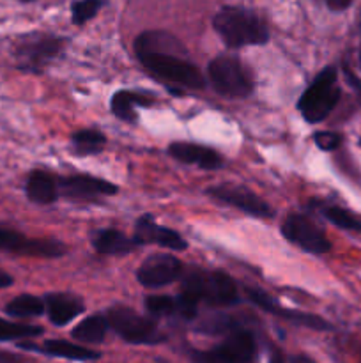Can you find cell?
I'll return each instance as SVG.
<instances>
[{
  "label": "cell",
  "instance_id": "6da1fadb",
  "mask_svg": "<svg viewBox=\"0 0 361 363\" xmlns=\"http://www.w3.org/2000/svg\"><path fill=\"white\" fill-rule=\"evenodd\" d=\"M134 53L145 69L163 84L180 89H204V74L188 59V50L166 30H145L134 41Z\"/></svg>",
  "mask_w": 361,
  "mask_h": 363
},
{
  "label": "cell",
  "instance_id": "7a4b0ae2",
  "mask_svg": "<svg viewBox=\"0 0 361 363\" xmlns=\"http://www.w3.org/2000/svg\"><path fill=\"white\" fill-rule=\"evenodd\" d=\"M212 28L229 48L260 46L269 41V27L255 11L241 6H225L212 18Z\"/></svg>",
  "mask_w": 361,
  "mask_h": 363
},
{
  "label": "cell",
  "instance_id": "3957f363",
  "mask_svg": "<svg viewBox=\"0 0 361 363\" xmlns=\"http://www.w3.org/2000/svg\"><path fill=\"white\" fill-rule=\"evenodd\" d=\"M64 38L48 32H32L16 39L13 45V59L20 71L39 74L60 55L64 50Z\"/></svg>",
  "mask_w": 361,
  "mask_h": 363
},
{
  "label": "cell",
  "instance_id": "277c9868",
  "mask_svg": "<svg viewBox=\"0 0 361 363\" xmlns=\"http://www.w3.org/2000/svg\"><path fill=\"white\" fill-rule=\"evenodd\" d=\"M336 80H338L336 69L329 66L315 77L310 87L304 89L301 98L297 99V110L306 123H321L333 112L340 99V89Z\"/></svg>",
  "mask_w": 361,
  "mask_h": 363
},
{
  "label": "cell",
  "instance_id": "5b68a950",
  "mask_svg": "<svg viewBox=\"0 0 361 363\" xmlns=\"http://www.w3.org/2000/svg\"><path fill=\"white\" fill-rule=\"evenodd\" d=\"M207 78L216 94L223 98L243 99L253 92V78L234 55L214 57L207 66Z\"/></svg>",
  "mask_w": 361,
  "mask_h": 363
},
{
  "label": "cell",
  "instance_id": "8992f818",
  "mask_svg": "<svg viewBox=\"0 0 361 363\" xmlns=\"http://www.w3.org/2000/svg\"><path fill=\"white\" fill-rule=\"evenodd\" d=\"M108 326L130 344H159L165 340L152 319L144 318L133 308L117 305L106 311Z\"/></svg>",
  "mask_w": 361,
  "mask_h": 363
},
{
  "label": "cell",
  "instance_id": "52a82bcc",
  "mask_svg": "<svg viewBox=\"0 0 361 363\" xmlns=\"http://www.w3.org/2000/svg\"><path fill=\"white\" fill-rule=\"evenodd\" d=\"M257 354V342L250 332L236 328L227 333V339L218 346L205 351H193V363H251Z\"/></svg>",
  "mask_w": 361,
  "mask_h": 363
},
{
  "label": "cell",
  "instance_id": "ba28073f",
  "mask_svg": "<svg viewBox=\"0 0 361 363\" xmlns=\"http://www.w3.org/2000/svg\"><path fill=\"white\" fill-rule=\"evenodd\" d=\"M0 252L28 255V257H62L67 247L55 238H28L14 227L0 223Z\"/></svg>",
  "mask_w": 361,
  "mask_h": 363
},
{
  "label": "cell",
  "instance_id": "9c48e42d",
  "mask_svg": "<svg viewBox=\"0 0 361 363\" xmlns=\"http://www.w3.org/2000/svg\"><path fill=\"white\" fill-rule=\"evenodd\" d=\"M282 234L287 241L308 254H326L331 250V241L326 238L324 230L301 213H290L287 216L282 225Z\"/></svg>",
  "mask_w": 361,
  "mask_h": 363
},
{
  "label": "cell",
  "instance_id": "30bf717a",
  "mask_svg": "<svg viewBox=\"0 0 361 363\" xmlns=\"http://www.w3.org/2000/svg\"><path fill=\"white\" fill-rule=\"evenodd\" d=\"M207 195L214 201L222 202V204L236 208L246 215L257 216V218H273L275 216V209L264 199H260L257 194L244 186L218 184V186L207 188Z\"/></svg>",
  "mask_w": 361,
  "mask_h": 363
},
{
  "label": "cell",
  "instance_id": "8fae6325",
  "mask_svg": "<svg viewBox=\"0 0 361 363\" xmlns=\"http://www.w3.org/2000/svg\"><path fill=\"white\" fill-rule=\"evenodd\" d=\"M198 293L202 303L214 308L230 307L239 301L237 286L232 277L219 269H202L198 272Z\"/></svg>",
  "mask_w": 361,
  "mask_h": 363
},
{
  "label": "cell",
  "instance_id": "7c38bea8",
  "mask_svg": "<svg viewBox=\"0 0 361 363\" xmlns=\"http://www.w3.org/2000/svg\"><path fill=\"white\" fill-rule=\"evenodd\" d=\"M184 264L172 254H154L137 269V280L147 289H159L180 279Z\"/></svg>",
  "mask_w": 361,
  "mask_h": 363
},
{
  "label": "cell",
  "instance_id": "4fadbf2b",
  "mask_svg": "<svg viewBox=\"0 0 361 363\" xmlns=\"http://www.w3.org/2000/svg\"><path fill=\"white\" fill-rule=\"evenodd\" d=\"M244 291H246V294H248V300H250L251 303L257 305V307H260L264 312H268V314H273V315H276V318L285 319V321L294 323V325H297V326H304V328L317 330V332H329V330H333V326L329 325L326 319L319 318V315L282 307V305L276 303V300H273V298L269 296L265 291L257 289V287H246Z\"/></svg>",
  "mask_w": 361,
  "mask_h": 363
},
{
  "label": "cell",
  "instance_id": "5bb4252c",
  "mask_svg": "<svg viewBox=\"0 0 361 363\" xmlns=\"http://www.w3.org/2000/svg\"><path fill=\"white\" fill-rule=\"evenodd\" d=\"M59 191L60 195L73 201H96L99 197L115 195L119 188L110 181L87 174H76V176L59 177Z\"/></svg>",
  "mask_w": 361,
  "mask_h": 363
},
{
  "label": "cell",
  "instance_id": "9a60e30c",
  "mask_svg": "<svg viewBox=\"0 0 361 363\" xmlns=\"http://www.w3.org/2000/svg\"><path fill=\"white\" fill-rule=\"evenodd\" d=\"M134 240L144 247V245H158V247L166 248V250L183 252L188 248L186 240L176 233L173 229L159 225L154 216L144 215L138 218L134 225Z\"/></svg>",
  "mask_w": 361,
  "mask_h": 363
},
{
  "label": "cell",
  "instance_id": "2e32d148",
  "mask_svg": "<svg viewBox=\"0 0 361 363\" xmlns=\"http://www.w3.org/2000/svg\"><path fill=\"white\" fill-rule=\"evenodd\" d=\"M168 155L177 162L186 165H198L205 170H218L223 165V158L211 147L191 142H173L168 145Z\"/></svg>",
  "mask_w": 361,
  "mask_h": 363
},
{
  "label": "cell",
  "instance_id": "e0dca14e",
  "mask_svg": "<svg viewBox=\"0 0 361 363\" xmlns=\"http://www.w3.org/2000/svg\"><path fill=\"white\" fill-rule=\"evenodd\" d=\"M45 305L48 319L55 326H66L85 311L84 300L71 293H48Z\"/></svg>",
  "mask_w": 361,
  "mask_h": 363
},
{
  "label": "cell",
  "instance_id": "ac0fdd59",
  "mask_svg": "<svg viewBox=\"0 0 361 363\" xmlns=\"http://www.w3.org/2000/svg\"><path fill=\"white\" fill-rule=\"evenodd\" d=\"M25 194H27L28 201L34 202V204H53L60 197L59 177L50 174L48 170H32L27 177V183H25Z\"/></svg>",
  "mask_w": 361,
  "mask_h": 363
},
{
  "label": "cell",
  "instance_id": "d6986e66",
  "mask_svg": "<svg viewBox=\"0 0 361 363\" xmlns=\"http://www.w3.org/2000/svg\"><path fill=\"white\" fill-rule=\"evenodd\" d=\"M92 247L103 255H126L142 247L134 238H127L126 234L117 229H103L92 236Z\"/></svg>",
  "mask_w": 361,
  "mask_h": 363
},
{
  "label": "cell",
  "instance_id": "ffe728a7",
  "mask_svg": "<svg viewBox=\"0 0 361 363\" xmlns=\"http://www.w3.org/2000/svg\"><path fill=\"white\" fill-rule=\"evenodd\" d=\"M20 347L25 350H38L41 353L50 354V357L57 358H66V360H78V362H87V360H98L99 353L88 347L80 346V344L67 342V340H46L42 347L30 346V344H20Z\"/></svg>",
  "mask_w": 361,
  "mask_h": 363
},
{
  "label": "cell",
  "instance_id": "44dd1931",
  "mask_svg": "<svg viewBox=\"0 0 361 363\" xmlns=\"http://www.w3.org/2000/svg\"><path fill=\"white\" fill-rule=\"evenodd\" d=\"M152 99L149 96L133 91H117L110 99V110L115 117L126 123H137V106H149Z\"/></svg>",
  "mask_w": 361,
  "mask_h": 363
},
{
  "label": "cell",
  "instance_id": "7402d4cb",
  "mask_svg": "<svg viewBox=\"0 0 361 363\" xmlns=\"http://www.w3.org/2000/svg\"><path fill=\"white\" fill-rule=\"evenodd\" d=\"M4 311L7 315L16 319L39 318L46 312L45 298L34 296V294H20V296L13 298Z\"/></svg>",
  "mask_w": 361,
  "mask_h": 363
},
{
  "label": "cell",
  "instance_id": "603a6c76",
  "mask_svg": "<svg viewBox=\"0 0 361 363\" xmlns=\"http://www.w3.org/2000/svg\"><path fill=\"white\" fill-rule=\"evenodd\" d=\"M108 328L110 326L105 315H88L74 326L71 335L84 344H99L105 340Z\"/></svg>",
  "mask_w": 361,
  "mask_h": 363
},
{
  "label": "cell",
  "instance_id": "cb8c5ba5",
  "mask_svg": "<svg viewBox=\"0 0 361 363\" xmlns=\"http://www.w3.org/2000/svg\"><path fill=\"white\" fill-rule=\"evenodd\" d=\"M106 145V137L96 128H87L73 133L71 137V147L76 156H92L103 151Z\"/></svg>",
  "mask_w": 361,
  "mask_h": 363
},
{
  "label": "cell",
  "instance_id": "d4e9b609",
  "mask_svg": "<svg viewBox=\"0 0 361 363\" xmlns=\"http://www.w3.org/2000/svg\"><path fill=\"white\" fill-rule=\"evenodd\" d=\"M45 330L35 325H25V323H13L0 318V342H9V340H23L34 339L42 335Z\"/></svg>",
  "mask_w": 361,
  "mask_h": 363
},
{
  "label": "cell",
  "instance_id": "484cf974",
  "mask_svg": "<svg viewBox=\"0 0 361 363\" xmlns=\"http://www.w3.org/2000/svg\"><path fill=\"white\" fill-rule=\"evenodd\" d=\"M106 4H108V0H74L71 4V20L74 25L81 27L87 21H91Z\"/></svg>",
  "mask_w": 361,
  "mask_h": 363
},
{
  "label": "cell",
  "instance_id": "4316f807",
  "mask_svg": "<svg viewBox=\"0 0 361 363\" xmlns=\"http://www.w3.org/2000/svg\"><path fill=\"white\" fill-rule=\"evenodd\" d=\"M321 213L324 215L326 220L335 223L340 229L361 233V220L357 218V216H354L353 213L347 211V209L338 208V206H324V208L321 209Z\"/></svg>",
  "mask_w": 361,
  "mask_h": 363
},
{
  "label": "cell",
  "instance_id": "83f0119b",
  "mask_svg": "<svg viewBox=\"0 0 361 363\" xmlns=\"http://www.w3.org/2000/svg\"><path fill=\"white\" fill-rule=\"evenodd\" d=\"M145 308L149 314L156 318L177 314V298L165 296V294H149L145 298Z\"/></svg>",
  "mask_w": 361,
  "mask_h": 363
},
{
  "label": "cell",
  "instance_id": "f1b7e54d",
  "mask_svg": "<svg viewBox=\"0 0 361 363\" xmlns=\"http://www.w3.org/2000/svg\"><path fill=\"white\" fill-rule=\"evenodd\" d=\"M314 142L322 151H336L342 145V135L335 131H317L314 135Z\"/></svg>",
  "mask_w": 361,
  "mask_h": 363
},
{
  "label": "cell",
  "instance_id": "f546056e",
  "mask_svg": "<svg viewBox=\"0 0 361 363\" xmlns=\"http://www.w3.org/2000/svg\"><path fill=\"white\" fill-rule=\"evenodd\" d=\"M321 2H324L326 6H328V9L331 11H345L349 9L350 4H353V0H321Z\"/></svg>",
  "mask_w": 361,
  "mask_h": 363
},
{
  "label": "cell",
  "instance_id": "4dcf8cb0",
  "mask_svg": "<svg viewBox=\"0 0 361 363\" xmlns=\"http://www.w3.org/2000/svg\"><path fill=\"white\" fill-rule=\"evenodd\" d=\"M343 73H345V78H347V82H349L350 87H353L354 91H356V94L361 98V80L360 78H357L356 74L349 69V67H343Z\"/></svg>",
  "mask_w": 361,
  "mask_h": 363
},
{
  "label": "cell",
  "instance_id": "1f68e13d",
  "mask_svg": "<svg viewBox=\"0 0 361 363\" xmlns=\"http://www.w3.org/2000/svg\"><path fill=\"white\" fill-rule=\"evenodd\" d=\"M14 284V277L9 275L7 272H4V269H0V289H7V287H11Z\"/></svg>",
  "mask_w": 361,
  "mask_h": 363
},
{
  "label": "cell",
  "instance_id": "d6a6232c",
  "mask_svg": "<svg viewBox=\"0 0 361 363\" xmlns=\"http://www.w3.org/2000/svg\"><path fill=\"white\" fill-rule=\"evenodd\" d=\"M289 363H315L311 360L310 357H306V354H292V357L289 358Z\"/></svg>",
  "mask_w": 361,
  "mask_h": 363
},
{
  "label": "cell",
  "instance_id": "836d02e7",
  "mask_svg": "<svg viewBox=\"0 0 361 363\" xmlns=\"http://www.w3.org/2000/svg\"><path fill=\"white\" fill-rule=\"evenodd\" d=\"M269 363H285V360H283L282 353H278V351H275V353L271 354V360H269Z\"/></svg>",
  "mask_w": 361,
  "mask_h": 363
},
{
  "label": "cell",
  "instance_id": "e575fe53",
  "mask_svg": "<svg viewBox=\"0 0 361 363\" xmlns=\"http://www.w3.org/2000/svg\"><path fill=\"white\" fill-rule=\"evenodd\" d=\"M0 363H20V362L14 360V357H9V354L0 353Z\"/></svg>",
  "mask_w": 361,
  "mask_h": 363
},
{
  "label": "cell",
  "instance_id": "d590c367",
  "mask_svg": "<svg viewBox=\"0 0 361 363\" xmlns=\"http://www.w3.org/2000/svg\"><path fill=\"white\" fill-rule=\"evenodd\" d=\"M18 2H23V4H28V2H35V0H18Z\"/></svg>",
  "mask_w": 361,
  "mask_h": 363
}]
</instances>
